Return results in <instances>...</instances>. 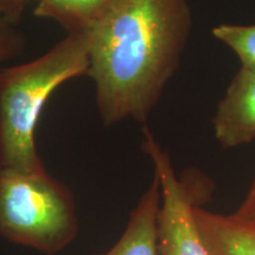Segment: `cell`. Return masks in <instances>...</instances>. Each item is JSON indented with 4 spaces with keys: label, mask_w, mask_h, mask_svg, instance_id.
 Wrapping results in <instances>:
<instances>
[{
    "label": "cell",
    "mask_w": 255,
    "mask_h": 255,
    "mask_svg": "<svg viewBox=\"0 0 255 255\" xmlns=\"http://www.w3.org/2000/svg\"><path fill=\"white\" fill-rule=\"evenodd\" d=\"M197 227L210 255H255V228L233 215L194 209Z\"/></svg>",
    "instance_id": "7"
},
{
    "label": "cell",
    "mask_w": 255,
    "mask_h": 255,
    "mask_svg": "<svg viewBox=\"0 0 255 255\" xmlns=\"http://www.w3.org/2000/svg\"><path fill=\"white\" fill-rule=\"evenodd\" d=\"M142 149L151 159L161 191L157 215L158 255H210L197 227L196 201L189 186L175 174L170 157L149 130Z\"/></svg>",
    "instance_id": "4"
},
{
    "label": "cell",
    "mask_w": 255,
    "mask_h": 255,
    "mask_svg": "<svg viewBox=\"0 0 255 255\" xmlns=\"http://www.w3.org/2000/svg\"><path fill=\"white\" fill-rule=\"evenodd\" d=\"M30 1L33 0H0V15L17 25L20 20L25 6Z\"/></svg>",
    "instance_id": "12"
},
{
    "label": "cell",
    "mask_w": 255,
    "mask_h": 255,
    "mask_svg": "<svg viewBox=\"0 0 255 255\" xmlns=\"http://www.w3.org/2000/svg\"><path fill=\"white\" fill-rule=\"evenodd\" d=\"M232 215L244 225L255 228V177L251 184L246 199L242 202L240 208Z\"/></svg>",
    "instance_id": "11"
},
{
    "label": "cell",
    "mask_w": 255,
    "mask_h": 255,
    "mask_svg": "<svg viewBox=\"0 0 255 255\" xmlns=\"http://www.w3.org/2000/svg\"><path fill=\"white\" fill-rule=\"evenodd\" d=\"M89 34L69 33L32 62L0 75V168L20 173L45 170L36 129L51 95L70 79L88 75Z\"/></svg>",
    "instance_id": "2"
},
{
    "label": "cell",
    "mask_w": 255,
    "mask_h": 255,
    "mask_svg": "<svg viewBox=\"0 0 255 255\" xmlns=\"http://www.w3.org/2000/svg\"><path fill=\"white\" fill-rule=\"evenodd\" d=\"M215 138L223 148H235L255 139V72L240 69L216 108Z\"/></svg>",
    "instance_id": "5"
},
{
    "label": "cell",
    "mask_w": 255,
    "mask_h": 255,
    "mask_svg": "<svg viewBox=\"0 0 255 255\" xmlns=\"http://www.w3.org/2000/svg\"><path fill=\"white\" fill-rule=\"evenodd\" d=\"M78 234L71 191L47 173L0 168V235L6 240L55 255Z\"/></svg>",
    "instance_id": "3"
},
{
    "label": "cell",
    "mask_w": 255,
    "mask_h": 255,
    "mask_svg": "<svg viewBox=\"0 0 255 255\" xmlns=\"http://www.w3.org/2000/svg\"><path fill=\"white\" fill-rule=\"evenodd\" d=\"M117 0H39L34 14L51 19L68 33H87Z\"/></svg>",
    "instance_id": "8"
},
{
    "label": "cell",
    "mask_w": 255,
    "mask_h": 255,
    "mask_svg": "<svg viewBox=\"0 0 255 255\" xmlns=\"http://www.w3.org/2000/svg\"><path fill=\"white\" fill-rule=\"evenodd\" d=\"M213 36L234 51L242 69L255 72V24H221L213 28Z\"/></svg>",
    "instance_id": "9"
},
{
    "label": "cell",
    "mask_w": 255,
    "mask_h": 255,
    "mask_svg": "<svg viewBox=\"0 0 255 255\" xmlns=\"http://www.w3.org/2000/svg\"><path fill=\"white\" fill-rule=\"evenodd\" d=\"M24 45V38L17 30V25L0 15V75L5 69L4 63L20 55Z\"/></svg>",
    "instance_id": "10"
},
{
    "label": "cell",
    "mask_w": 255,
    "mask_h": 255,
    "mask_svg": "<svg viewBox=\"0 0 255 255\" xmlns=\"http://www.w3.org/2000/svg\"><path fill=\"white\" fill-rule=\"evenodd\" d=\"M161 191L157 178L139 199L131 212L127 228L115 246L97 255H158L157 215Z\"/></svg>",
    "instance_id": "6"
},
{
    "label": "cell",
    "mask_w": 255,
    "mask_h": 255,
    "mask_svg": "<svg viewBox=\"0 0 255 255\" xmlns=\"http://www.w3.org/2000/svg\"><path fill=\"white\" fill-rule=\"evenodd\" d=\"M190 28L188 0H117L88 32V75L105 126L145 122L180 65Z\"/></svg>",
    "instance_id": "1"
}]
</instances>
